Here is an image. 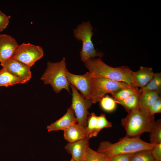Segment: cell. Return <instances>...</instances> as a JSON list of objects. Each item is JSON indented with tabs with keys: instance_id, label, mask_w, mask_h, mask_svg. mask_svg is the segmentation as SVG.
<instances>
[{
	"instance_id": "277c9868",
	"label": "cell",
	"mask_w": 161,
	"mask_h": 161,
	"mask_svg": "<svg viewBox=\"0 0 161 161\" xmlns=\"http://www.w3.org/2000/svg\"><path fill=\"white\" fill-rule=\"evenodd\" d=\"M45 72L41 78L45 84H50L54 92L58 93L63 89L70 92V83L66 76V59L64 57L60 61H48Z\"/></svg>"
},
{
	"instance_id": "ba28073f",
	"label": "cell",
	"mask_w": 161,
	"mask_h": 161,
	"mask_svg": "<svg viewBox=\"0 0 161 161\" xmlns=\"http://www.w3.org/2000/svg\"><path fill=\"white\" fill-rule=\"evenodd\" d=\"M72 91V104L78 121V124L82 127L86 128L87 125L88 116L90 114L88 109L92 105L89 103L78 91L77 89L70 84Z\"/></svg>"
},
{
	"instance_id": "f1b7e54d",
	"label": "cell",
	"mask_w": 161,
	"mask_h": 161,
	"mask_svg": "<svg viewBox=\"0 0 161 161\" xmlns=\"http://www.w3.org/2000/svg\"><path fill=\"white\" fill-rule=\"evenodd\" d=\"M133 154H121L109 158V161H131Z\"/></svg>"
},
{
	"instance_id": "ac0fdd59",
	"label": "cell",
	"mask_w": 161,
	"mask_h": 161,
	"mask_svg": "<svg viewBox=\"0 0 161 161\" xmlns=\"http://www.w3.org/2000/svg\"><path fill=\"white\" fill-rule=\"evenodd\" d=\"M141 92L139 89V92L121 100H115L117 103L119 104L124 108L127 112L138 108V104Z\"/></svg>"
},
{
	"instance_id": "d4e9b609",
	"label": "cell",
	"mask_w": 161,
	"mask_h": 161,
	"mask_svg": "<svg viewBox=\"0 0 161 161\" xmlns=\"http://www.w3.org/2000/svg\"><path fill=\"white\" fill-rule=\"evenodd\" d=\"M99 102L101 107L106 111L112 112L116 108L117 103L115 100L108 95L103 97Z\"/></svg>"
},
{
	"instance_id": "7a4b0ae2",
	"label": "cell",
	"mask_w": 161,
	"mask_h": 161,
	"mask_svg": "<svg viewBox=\"0 0 161 161\" xmlns=\"http://www.w3.org/2000/svg\"><path fill=\"white\" fill-rule=\"evenodd\" d=\"M154 145L143 141L140 137H130L126 136L114 143L108 141L100 142L96 151L109 158L118 154H133L142 150H150Z\"/></svg>"
},
{
	"instance_id": "9a60e30c",
	"label": "cell",
	"mask_w": 161,
	"mask_h": 161,
	"mask_svg": "<svg viewBox=\"0 0 161 161\" xmlns=\"http://www.w3.org/2000/svg\"><path fill=\"white\" fill-rule=\"evenodd\" d=\"M64 139L69 143L75 142L87 137L86 128L75 124L64 131Z\"/></svg>"
},
{
	"instance_id": "44dd1931",
	"label": "cell",
	"mask_w": 161,
	"mask_h": 161,
	"mask_svg": "<svg viewBox=\"0 0 161 161\" xmlns=\"http://www.w3.org/2000/svg\"><path fill=\"white\" fill-rule=\"evenodd\" d=\"M139 92L138 87L132 85L129 87L124 89L111 94L115 100H121Z\"/></svg>"
},
{
	"instance_id": "6da1fadb",
	"label": "cell",
	"mask_w": 161,
	"mask_h": 161,
	"mask_svg": "<svg viewBox=\"0 0 161 161\" xmlns=\"http://www.w3.org/2000/svg\"><path fill=\"white\" fill-rule=\"evenodd\" d=\"M84 63L85 67L93 76L105 78L133 85V71L128 66L112 67L106 64L100 58H90Z\"/></svg>"
},
{
	"instance_id": "484cf974",
	"label": "cell",
	"mask_w": 161,
	"mask_h": 161,
	"mask_svg": "<svg viewBox=\"0 0 161 161\" xmlns=\"http://www.w3.org/2000/svg\"><path fill=\"white\" fill-rule=\"evenodd\" d=\"M161 112V97L154 102L148 108L147 113L149 114L153 115L155 114Z\"/></svg>"
},
{
	"instance_id": "83f0119b",
	"label": "cell",
	"mask_w": 161,
	"mask_h": 161,
	"mask_svg": "<svg viewBox=\"0 0 161 161\" xmlns=\"http://www.w3.org/2000/svg\"><path fill=\"white\" fill-rule=\"evenodd\" d=\"M150 150L156 161H161V143L154 145Z\"/></svg>"
},
{
	"instance_id": "9c48e42d",
	"label": "cell",
	"mask_w": 161,
	"mask_h": 161,
	"mask_svg": "<svg viewBox=\"0 0 161 161\" xmlns=\"http://www.w3.org/2000/svg\"><path fill=\"white\" fill-rule=\"evenodd\" d=\"M66 76L69 83L74 86L81 92V95L92 105L91 101V81L92 75L87 72L83 75L72 74L66 71Z\"/></svg>"
},
{
	"instance_id": "d6986e66",
	"label": "cell",
	"mask_w": 161,
	"mask_h": 161,
	"mask_svg": "<svg viewBox=\"0 0 161 161\" xmlns=\"http://www.w3.org/2000/svg\"><path fill=\"white\" fill-rule=\"evenodd\" d=\"M86 129L87 137L89 138L97 136L100 131L98 122V116L93 112L88 117Z\"/></svg>"
},
{
	"instance_id": "4316f807",
	"label": "cell",
	"mask_w": 161,
	"mask_h": 161,
	"mask_svg": "<svg viewBox=\"0 0 161 161\" xmlns=\"http://www.w3.org/2000/svg\"><path fill=\"white\" fill-rule=\"evenodd\" d=\"M11 16L0 10V32L4 30L8 25Z\"/></svg>"
},
{
	"instance_id": "3957f363",
	"label": "cell",
	"mask_w": 161,
	"mask_h": 161,
	"mask_svg": "<svg viewBox=\"0 0 161 161\" xmlns=\"http://www.w3.org/2000/svg\"><path fill=\"white\" fill-rule=\"evenodd\" d=\"M126 117L121 120L126 136L130 137H140L145 132H150L156 121L154 115L141 111L138 108L128 112Z\"/></svg>"
},
{
	"instance_id": "8992f818",
	"label": "cell",
	"mask_w": 161,
	"mask_h": 161,
	"mask_svg": "<svg viewBox=\"0 0 161 161\" xmlns=\"http://www.w3.org/2000/svg\"><path fill=\"white\" fill-rule=\"evenodd\" d=\"M132 85L92 75L91 81V101L92 104L96 103L99 102L107 93L129 87Z\"/></svg>"
},
{
	"instance_id": "2e32d148",
	"label": "cell",
	"mask_w": 161,
	"mask_h": 161,
	"mask_svg": "<svg viewBox=\"0 0 161 161\" xmlns=\"http://www.w3.org/2000/svg\"><path fill=\"white\" fill-rule=\"evenodd\" d=\"M160 97L161 96L156 92L146 91L141 92L138 108L141 111L148 113V110L150 106Z\"/></svg>"
},
{
	"instance_id": "e0dca14e",
	"label": "cell",
	"mask_w": 161,
	"mask_h": 161,
	"mask_svg": "<svg viewBox=\"0 0 161 161\" xmlns=\"http://www.w3.org/2000/svg\"><path fill=\"white\" fill-rule=\"evenodd\" d=\"M26 82L14 76L5 69L0 70V86L7 87L19 83H24Z\"/></svg>"
},
{
	"instance_id": "4fadbf2b",
	"label": "cell",
	"mask_w": 161,
	"mask_h": 161,
	"mask_svg": "<svg viewBox=\"0 0 161 161\" xmlns=\"http://www.w3.org/2000/svg\"><path fill=\"white\" fill-rule=\"evenodd\" d=\"M74 112L71 106L67 110L66 112L62 117L47 126V129L48 131L63 130L71 125L77 123L78 121L74 115Z\"/></svg>"
},
{
	"instance_id": "52a82bcc",
	"label": "cell",
	"mask_w": 161,
	"mask_h": 161,
	"mask_svg": "<svg viewBox=\"0 0 161 161\" xmlns=\"http://www.w3.org/2000/svg\"><path fill=\"white\" fill-rule=\"evenodd\" d=\"M44 53L41 46L30 43H24L19 45L13 58L30 67L43 57Z\"/></svg>"
},
{
	"instance_id": "30bf717a",
	"label": "cell",
	"mask_w": 161,
	"mask_h": 161,
	"mask_svg": "<svg viewBox=\"0 0 161 161\" xmlns=\"http://www.w3.org/2000/svg\"><path fill=\"white\" fill-rule=\"evenodd\" d=\"M1 65L3 68L26 82L31 78L30 67L13 58L1 63Z\"/></svg>"
},
{
	"instance_id": "7402d4cb",
	"label": "cell",
	"mask_w": 161,
	"mask_h": 161,
	"mask_svg": "<svg viewBox=\"0 0 161 161\" xmlns=\"http://www.w3.org/2000/svg\"><path fill=\"white\" fill-rule=\"evenodd\" d=\"M150 139L151 143L156 145L161 143V120L156 121L150 132Z\"/></svg>"
},
{
	"instance_id": "8fae6325",
	"label": "cell",
	"mask_w": 161,
	"mask_h": 161,
	"mask_svg": "<svg viewBox=\"0 0 161 161\" xmlns=\"http://www.w3.org/2000/svg\"><path fill=\"white\" fill-rule=\"evenodd\" d=\"M19 45L16 40L7 34L0 35V62H4L13 58Z\"/></svg>"
},
{
	"instance_id": "4dcf8cb0",
	"label": "cell",
	"mask_w": 161,
	"mask_h": 161,
	"mask_svg": "<svg viewBox=\"0 0 161 161\" xmlns=\"http://www.w3.org/2000/svg\"><path fill=\"white\" fill-rule=\"evenodd\" d=\"M70 161H76L74 159L72 158Z\"/></svg>"
},
{
	"instance_id": "5bb4252c",
	"label": "cell",
	"mask_w": 161,
	"mask_h": 161,
	"mask_svg": "<svg viewBox=\"0 0 161 161\" xmlns=\"http://www.w3.org/2000/svg\"><path fill=\"white\" fill-rule=\"evenodd\" d=\"M154 74L152 68L141 66L138 70L132 71L133 85L143 88L151 80Z\"/></svg>"
},
{
	"instance_id": "7c38bea8",
	"label": "cell",
	"mask_w": 161,
	"mask_h": 161,
	"mask_svg": "<svg viewBox=\"0 0 161 161\" xmlns=\"http://www.w3.org/2000/svg\"><path fill=\"white\" fill-rule=\"evenodd\" d=\"M89 138L87 137L75 142L69 143L65 147L67 152L76 161L85 158L86 151L89 146Z\"/></svg>"
},
{
	"instance_id": "f546056e",
	"label": "cell",
	"mask_w": 161,
	"mask_h": 161,
	"mask_svg": "<svg viewBox=\"0 0 161 161\" xmlns=\"http://www.w3.org/2000/svg\"><path fill=\"white\" fill-rule=\"evenodd\" d=\"M78 161H87L85 158L82 159Z\"/></svg>"
},
{
	"instance_id": "5b68a950",
	"label": "cell",
	"mask_w": 161,
	"mask_h": 161,
	"mask_svg": "<svg viewBox=\"0 0 161 161\" xmlns=\"http://www.w3.org/2000/svg\"><path fill=\"white\" fill-rule=\"evenodd\" d=\"M93 29L89 21H88L78 25L73 30L75 37L82 41V48L80 52V55L81 61L84 63L91 58H101L103 55L101 51L95 49L92 41Z\"/></svg>"
},
{
	"instance_id": "cb8c5ba5",
	"label": "cell",
	"mask_w": 161,
	"mask_h": 161,
	"mask_svg": "<svg viewBox=\"0 0 161 161\" xmlns=\"http://www.w3.org/2000/svg\"><path fill=\"white\" fill-rule=\"evenodd\" d=\"M85 158L87 161H109V158L106 156L94 151L89 146L86 150Z\"/></svg>"
},
{
	"instance_id": "603a6c76",
	"label": "cell",
	"mask_w": 161,
	"mask_h": 161,
	"mask_svg": "<svg viewBox=\"0 0 161 161\" xmlns=\"http://www.w3.org/2000/svg\"><path fill=\"white\" fill-rule=\"evenodd\" d=\"M131 161H156L150 150L137 151L132 154Z\"/></svg>"
},
{
	"instance_id": "ffe728a7",
	"label": "cell",
	"mask_w": 161,
	"mask_h": 161,
	"mask_svg": "<svg viewBox=\"0 0 161 161\" xmlns=\"http://www.w3.org/2000/svg\"><path fill=\"white\" fill-rule=\"evenodd\" d=\"M142 92L152 91L157 92L160 96L161 93V73H154L151 80L144 87L140 89Z\"/></svg>"
}]
</instances>
